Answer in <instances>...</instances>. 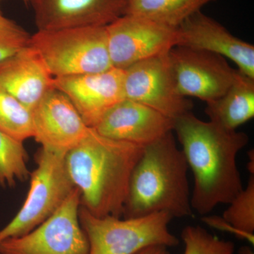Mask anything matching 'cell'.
I'll list each match as a JSON object with an SVG mask.
<instances>
[{"label": "cell", "mask_w": 254, "mask_h": 254, "mask_svg": "<svg viewBox=\"0 0 254 254\" xmlns=\"http://www.w3.org/2000/svg\"><path fill=\"white\" fill-rule=\"evenodd\" d=\"M177 46L201 50L228 58L238 70L254 78V46L232 34L213 18L200 11L177 28Z\"/></svg>", "instance_id": "obj_14"}, {"label": "cell", "mask_w": 254, "mask_h": 254, "mask_svg": "<svg viewBox=\"0 0 254 254\" xmlns=\"http://www.w3.org/2000/svg\"><path fill=\"white\" fill-rule=\"evenodd\" d=\"M22 1L23 2L26 3V4H28V3H30V1H31V0H22Z\"/></svg>", "instance_id": "obj_28"}, {"label": "cell", "mask_w": 254, "mask_h": 254, "mask_svg": "<svg viewBox=\"0 0 254 254\" xmlns=\"http://www.w3.org/2000/svg\"><path fill=\"white\" fill-rule=\"evenodd\" d=\"M31 173L27 196L14 218L0 230V242L23 236L46 221L76 187L68 175L65 155L41 148Z\"/></svg>", "instance_id": "obj_6"}, {"label": "cell", "mask_w": 254, "mask_h": 254, "mask_svg": "<svg viewBox=\"0 0 254 254\" xmlns=\"http://www.w3.org/2000/svg\"><path fill=\"white\" fill-rule=\"evenodd\" d=\"M209 121L236 130L254 117V78L237 69L231 86L220 98L206 103Z\"/></svg>", "instance_id": "obj_17"}, {"label": "cell", "mask_w": 254, "mask_h": 254, "mask_svg": "<svg viewBox=\"0 0 254 254\" xmlns=\"http://www.w3.org/2000/svg\"><path fill=\"white\" fill-rule=\"evenodd\" d=\"M2 0H0V14H2V12H1V2Z\"/></svg>", "instance_id": "obj_29"}, {"label": "cell", "mask_w": 254, "mask_h": 254, "mask_svg": "<svg viewBox=\"0 0 254 254\" xmlns=\"http://www.w3.org/2000/svg\"><path fill=\"white\" fill-rule=\"evenodd\" d=\"M136 254H170L168 247L165 246H151L147 247Z\"/></svg>", "instance_id": "obj_25"}, {"label": "cell", "mask_w": 254, "mask_h": 254, "mask_svg": "<svg viewBox=\"0 0 254 254\" xmlns=\"http://www.w3.org/2000/svg\"><path fill=\"white\" fill-rule=\"evenodd\" d=\"M106 31L112 64L120 69L165 54L177 44V28L133 15H123Z\"/></svg>", "instance_id": "obj_8"}, {"label": "cell", "mask_w": 254, "mask_h": 254, "mask_svg": "<svg viewBox=\"0 0 254 254\" xmlns=\"http://www.w3.org/2000/svg\"><path fill=\"white\" fill-rule=\"evenodd\" d=\"M188 170L173 131L143 146L130 177L123 218L161 212L173 218L193 216Z\"/></svg>", "instance_id": "obj_3"}, {"label": "cell", "mask_w": 254, "mask_h": 254, "mask_svg": "<svg viewBox=\"0 0 254 254\" xmlns=\"http://www.w3.org/2000/svg\"><path fill=\"white\" fill-rule=\"evenodd\" d=\"M174 125L173 119L125 98L108 110L93 128L111 139L145 146L173 131Z\"/></svg>", "instance_id": "obj_15"}, {"label": "cell", "mask_w": 254, "mask_h": 254, "mask_svg": "<svg viewBox=\"0 0 254 254\" xmlns=\"http://www.w3.org/2000/svg\"><path fill=\"white\" fill-rule=\"evenodd\" d=\"M29 45L53 77L103 72L113 68L106 26L38 31Z\"/></svg>", "instance_id": "obj_4"}, {"label": "cell", "mask_w": 254, "mask_h": 254, "mask_svg": "<svg viewBox=\"0 0 254 254\" xmlns=\"http://www.w3.org/2000/svg\"><path fill=\"white\" fill-rule=\"evenodd\" d=\"M38 31L107 26L125 15L127 0H31Z\"/></svg>", "instance_id": "obj_13"}, {"label": "cell", "mask_w": 254, "mask_h": 254, "mask_svg": "<svg viewBox=\"0 0 254 254\" xmlns=\"http://www.w3.org/2000/svg\"><path fill=\"white\" fill-rule=\"evenodd\" d=\"M143 146L111 139L90 127L65 155V165L81 206L96 217L123 218L133 169Z\"/></svg>", "instance_id": "obj_2"}, {"label": "cell", "mask_w": 254, "mask_h": 254, "mask_svg": "<svg viewBox=\"0 0 254 254\" xmlns=\"http://www.w3.org/2000/svg\"><path fill=\"white\" fill-rule=\"evenodd\" d=\"M173 131L193 173V211L205 216L228 205L244 188L237 157L248 144L247 133L203 121L191 111L175 119Z\"/></svg>", "instance_id": "obj_1"}, {"label": "cell", "mask_w": 254, "mask_h": 254, "mask_svg": "<svg viewBox=\"0 0 254 254\" xmlns=\"http://www.w3.org/2000/svg\"><path fill=\"white\" fill-rule=\"evenodd\" d=\"M168 56L177 91L185 98L193 97L205 103L227 91L237 71L226 58L201 50L175 46Z\"/></svg>", "instance_id": "obj_9"}, {"label": "cell", "mask_w": 254, "mask_h": 254, "mask_svg": "<svg viewBox=\"0 0 254 254\" xmlns=\"http://www.w3.org/2000/svg\"><path fill=\"white\" fill-rule=\"evenodd\" d=\"M202 220L206 225H210V227L218 229V230H223V231L230 232V233L234 234V235L240 237V238L245 239V240L248 241L251 244L254 245V235H247V234L244 233V232L237 230L236 228L232 227L228 222L225 221L222 217L207 215L203 216Z\"/></svg>", "instance_id": "obj_24"}, {"label": "cell", "mask_w": 254, "mask_h": 254, "mask_svg": "<svg viewBox=\"0 0 254 254\" xmlns=\"http://www.w3.org/2000/svg\"><path fill=\"white\" fill-rule=\"evenodd\" d=\"M31 112L33 138L41 148L55 153L66 155L90 128L67 97L55 87Z\"/></svg>", "instance_id": "obj_11"}, {"label": "cell", "mask_w": 254, "mask_h": 254, "mask_svg": "<svg viewBox=\"0 0 254 254\" xmlns=\"http://www.w3.org/2000/svg\"><path fill=\"white\" fill-rule=\"evenodd\" d=\"M81 195L75 188L53 215L29 233L0 242L1 254H89L80 222Z\"/></svg>", "instance_id": "obj_7"}, {"label": "cell", "mask_w": 254, "mask_h": 254, "mask_svg": "<svg viewBox=\"0 0 254 254\" xmlns=\"http://www.w3.org/2000/svg\"><path fill=\"white\" fill-rule=\"evenodd\" d=\"M0 86L32 110L54 88V77L28 44L0 63Z\"/></svg>", "instance_id": "obj_16"}, {"label": "cell", "mask_w": 254, "mask_h": 254, "mask_svg": "<svg viewBox=\"0 0 254 254\" xmlns=\"http://www.w3.org/2000/svg\"><path fill=\"white\" fill-rule=\"evenodd\" d=\"M249 158H250V162H249L247 168H248L250 174H254V153L253 150H250L249 152Z\"/></svg>", "instance_id": "obj_26"}, {"label": "cell", "mask_w": 254, "mask_h": 254, "mask_svg": "<svg viewBox=\"0 0 254 254\" xmlns=\"http://www.w3.org/2000/svg\"><path fill=\"white\" fill-rule=\"evenodd\" d=\"M79 219L89 242V254H136L151 246L180 245L169 230L173 218L165 212L132 218L96 217L81 206Z\"/></svg>", "instance_id": "obj_5"}, {"label": "cell", "mask_w": 254, "mask_h": 254, "mask_svg": "<svg viewBox=\"0 0 254 254\" xmlns=\"http://www.w3.org/2000/svg\"><path fill=\"white\" fill-rule=\"evenodd\" d=\"M239 252H240V254H254L251 248L248 247H242Z\"/></svg>", "instance_id": "obj_27"}, {"label": "cell", "mask_w": 254, "mask_h": 254, "mask_svg": "<svg viewBox=\"0 0 254 254\" xmlns=\"http://www.w3.org/2000/svg\"><path fill=\"white\" fill-rule=\"evenodd\" d=\"M168 54L138 62L124 69V88L127 99L175 120L190 112L193 104L177 91Z\"/></svg>", "instance_id": "obj_10"}, {"label": "cell", "mask_w": 254, "mask_h": 254, "mask_svg": "<svg viewBox=\"0 0 254 254\" xmlns=\"http://www.w3.org/2000/svg\"><path fill=\"white\" fill-rule=\"evenodd\" d=\"M30 38L24 28L0 14V63L27 46Z\"/></svg>", "instance_id": "obj_23"}, {"label": "cell", "mask_w": 254, "mask_h": 254, "mask_svg": "<svg viewBox=\"0 0 254 254\" xmlns=\"http://www.w3.org/2000/svg\"><path fill=\"white\" fill-rule=\"evenodd\" d=\"M54 86L67 97L91 128L125 98L124 70L118 68L100 73L55 77Z\"/></svg>", "instance_id": "obj_12"}, {"label": "cell", "mask_w": 254, "mask_h": 254, "mask_svg": "<svg viewBox=\"0 0 254 254\" xmlns=\"http://www.w3.org/2000/svg\"><path fill=\"white\" fill-rule=\"evenodd\" d=\"M215 0H127L125 14L177 28L187 18Z\"/></svg>", "instance_id": "obj_18"}, {"label": "cell", "mask_w": 254, "mask_h": 254, "mask_svg": "<svg viewBox=\"0 0 254 254\" xmlns=\"http://www.w3.org/2000/svg\"><path fill=\"white\" fill-rule=\"evenodd\" d=\"M28 156L23 142L18 141L0 129V186L15 187L16 181L29 178Z\"/></svg>", "instance_id": "obj_19"}, {"label": "cell", "mask_w": 254, "mask_h": 254, "mask_svg": "<svg viewBox=\"0 0 254 254\" xmlns=\"http://www.w3.org/2000/svg\"><path fill=\"white\" fill-rule=\"evenodd\" d=\"M222 218L237 230L254 235V174H250L247 187L229 203Z\"/></svg>", "instance_id": "obj_21"}, {"label": "cell", "mask_w": 254, "mask_h": 254, "mask_svg": "<svg viewBox=\"0 0 254 254\" xmlns=\"http://www.w3.org/2000/svg\"><path fill=\"white\" fill-rule=\"evenodd\" d=\"M0 129L8 136L24 142L33 138L31 110L0 86Z\"/></svg>", "instance_id": "obj_20"}, {"label": "cell", "mask_w": 254, "mask_h": 254, "mask_svg": "<svg viewBox=\"0 0 254 254\" xmlns=\"http://www.w3.org/2000/svg\"><path fill=\"white\" fill-rule=\"evenodd\" d=\"M181 237L185 245L184 254H235L233 242L220 240L198 225L185 227Z\"/></svg>", "instance_id": "obj_22"}, {"label": "cell", "mask_w": 254, "mask_h": 254, "mask_svg": "<svg viewBox=\"0 0 254 254\" xmlns=\"http://www.w3.org/2000/svg\"></svg>", "instance_id": "obj_30"}]
</instances>
